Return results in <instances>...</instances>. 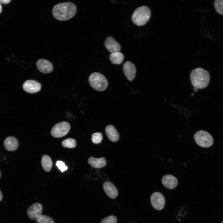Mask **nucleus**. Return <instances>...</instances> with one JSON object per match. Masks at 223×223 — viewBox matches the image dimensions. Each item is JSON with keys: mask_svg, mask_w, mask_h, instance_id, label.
I'll list each match as a JSON object with an SVG mask.
<instances>
[{"mask_svg": "<svg viewBox=\"0 0 223 223\" xmlns=\"http://www.w3.org/2000/svg\"><path fill=\"white\" fill-rule=\"evenodd\" d=\"M62 145L64 147L73 148L76 145V140L72 138H68L64 140L62 142Z\"/></svg>", "mask_w": 223, "mask_h": 223, "instance_id": "obj_20", "label": "nucleus"}, {"mask_svg": "<svg viewBox=\"0 0 223 223\" xmlns=\"http://www.w3.org/2000/svg\"><path fill=\"white\" fill-rule=\"evenodd\" d=\"M41 164L45 171L48 172L50 171L52 165L51 160L47 155H43L42 158Z\"/></svg>", "mask_w": 223, "mask_h": 223, "instance_id": "obj_18", "label": "nucleus"}, {"mask_svg": "<svg viewBox=\"0 0 223 223\" xmlns=\"http://www.w3.org/2000/svg\"><path fill=\"white\" fill-rule=\"evenodd\" d=\"M89 81L91 86L98 91L104 90L108 86L107 79L100 73L95 72L91 74L89 77Z\"/></svg>", "mask_w": 223, "mask_h": 223, "instance_id": "obj_4", "label": "nucleus"}, {"mask_svg": "<svg viewBox=\"0 0 223 223\" xmlns=\"http://www.w3.org/2000/svg\"><path fill=\"white\" fill-rule=\"evenodd\" d=\"M36 65L39 71L43 73H50L53 71V68L52 63L45 59L38 60L36 63Z\"/></svg>", "mask_w": 223, "mask_h": 223, "instance_id": "obj_10", "label": "nucleus"}, {"mask_svg": "<svg viewBox=\"0 0 223 223\" xmlns=\"http://www.w3.org/2000/svg\"><path fill=\"white\" fill-rule=\"evenodd\" d=\"M2 10V6H1V5L0 3V13L1 12Z\"/></svg>", "mask_w": 223, "mask_h": 223, "instance_id": "obj_28", "label": "nucleus"}, {"mask_svg": "<svg viewBox=\"0 0 223 223\" xmlns=\"http://www.w3.org/2000/svg\"><path fill=\"white\" fill-rule=\"evenodd\" d=\"M194 139L198 145L203 147H210L213 142V138L211 135L203 130L197 131L194 135Z\"/></svg>", "mask_w": 223, "mask_h": 223, "instance_id": "obj_5", "label": "nucleus"}, {"mask_svg": "<svg viewBox=\"0 0 223 223\" xmlns=\"http://www.w3.org/2000/svg\"><path fill=\"white\" fill-rule=\"evenodd\" d=\"M70 124L66 121H63L55 124L51 130V135L55 138H60L67 134L69 131Z\"/></svg>", "mask_w": 223, "mask_h": 223, "instance_id": "obj_6", "label": "nucleus"}, {"mask_svg": "<svg viewBox=\"0 0 223 223\" xmlns=\"http://www.w3.org/2000/svg\"><path fill=\"white\" fill-rule=\"evenodd\" d=\"M103 187L104 192L110 198L114 199L117 197L118 190L112 183L106 181L103 184Z\"/></svg>", "mask_w": 223, "mask_h": 223, "instance_id": "obj_13", "label": "nucleus"}, {"mask_svg": "<svg viewBox=\"0 0 223 223\" xmlns=\"http://www.w3.org/2000/svg\"><path fill=\"white\" fill-rule=\"evenodd\" d=\"M10 1V0H0V3L4 4H7Z\"/></svg>", "mask_w": 223, "mask_h": 223, "instance_id": "obj_26", "label": "nucleus"}, {"mask_svg": "<svg viewBox=\"0 0 223 223\" xmlns=\"http://www.w3.org/2000/svg\"></svg>", "mask_w": 223, "mask_h": 223, "instance_id": "obj_31", "label": "nucleus"}, {"mask_svg": "<svg viewBox=\"0 0 223 223\" xmlns=\"http://www.w3.org/2000/svg\"><path fill=\"white\" fill-rule=\"evenodd\" d=\"M162 182L164 186L169 189H173L177 186L178 183L177 179L174 176L167 174L164 176Z\"/></svg>", "mask_w": 223, "mask_h": 223, "instance_id": "obj_14", "label": "nucleus"}, {"mask_svg": "<svg viewBox=\"0 0 223 223\" xmlns=\"http://www.w3.org/2000/svg\"><path fill=\"white\" fill-rule=\"evenodd\" d=\"M151 15L150 9L147 6H142L137 8L132 16L133 23L138 26L144 25L149 20Z\"/></svg>", "mask_w": 223, "mask_h": 223, "instance_id": "obj_3", "label": "nucleus"}, {"mask_svg": "<svg viewBox=\"0 0 223 223\" xmlns=\"http://www.w3.org/2000/svg\"><path fill=\"white\" fill-rule=\"evenodd\" d=\"M214 6L216 12L219 14L223 15V0H215Z\"/></svg>", "mask_w": 223, "mask_h": 223, "instance_id": "obj_22", "label": "nucleus"}, {"mask_svg": "<svg viewBox=\"0 0 223 223\" xmlns=\"http://www.w3.org/2000/svg\"><path fill=\"white\" fill-rule=\"evenodd\" d=\"M109 58L112 63L120 64L123 62L124 56L122 53L117 52L111 53L110 55Z\"/></svg>", "mask_w": 223, "mask_h": 223, "instance_id": "obj_19", "label": "nucleus"}, {"mask_svg": "<svg viewBox=\"0 0 223 223\" xmlns=\"http://www.w3.org/2000/svg\"><path fill=\"white\" fill-rule=\"evenodd\" d=\"M23 88L26 92L30 94H33L41 90V85L37 81L28 80L24 83Z\"/></svg>", "mask_w": 223, "mask_h": 223, "instance_id": "obj_9", "label": "nucleus"}, {"mask_svg": "<svg viewBox=\"0 0 223 223\" xmlns=\"http://www.w3.org/2000/svg\"><path fill=\"white\" fill-rule=\"evenodd\" d=\"M56 166L62 172H63L68 169V167L65 165L64 162L62 161L58 160L56 162Z\"/></svg>", "mask_w": 223, "mask_h": 223, "instance_id": "obj_25", "label": "nucleus"}, {"mask_svg": "<svg viewBox=\"0 0 223 223\" xmlns=\"http://www.w3.org/2000/svg\"><path fill=\"white\" fill-rule=\"evenodd\" d=\"M2 193L0 190V201L2 200Z\"/></svg>", "mask_w": 223, "mask_h": 223, "instance_id": "obj_27", "label": "nucleus"}, {"mask_svg": "<svg viewBox=\"0 0 223 223\" xmlns=\"http://www.w3.org/2000/svg\"><path fill=\"white\" fill-rule=\"evenodd\" d=\"M43 209L42 204L39 203H34L31 205L27 209V214L31 219L36 220L42 215Z\"/></svg>", "mask_w": 223, "mask_h": 223, "instance_id": "obj_8", "label": "nucleus"}, {"mask_svg": "<svg viewBox=\"0 0 223 223\" xmlns=\"http://www.w3.org/2000/svg\"><path fill=\"white\" fill-rule=\"evenodd\" d=\"M222 223H223V221H222Z\"/></svg>", "mask_w": 223, "mask_h": 223, "instance_id": "obj_30", "label": "nucleus"}, {"mask_svg": "<svg viewBox=\"0 0 223 223\" xmlns=\"http://www.w3.org/2000/svg\"><path fill=\"white\" fill-rule=\"evenodd\" d=\"M103 139L102 135L100 132L94 133L92 135V141L94 144H99Z\"/></svg>", "mask_w": 223, "mask_h": 223, "instance_id": "obj_23", "label": "nucleus"}, {"mask_svg": "<svg viewBox=\"0 0 223 223\" xmlns=\"http://www.w3.org/2000/svg\"><path fill=\"white\" fill-rule=\"evenodd\" d=\"M117 221V218L115 216L110 215L103 219L100 223H116Z\"/></svg>", "mask_w": 223, "mask_h": 223, "instance_id": "obj_24", "label": "nucleus"}, {"mask_svg": "<svg viewBox=\"0 0 223 223\" xmlns=\"http://www.w3.org/2000/svg\"><path fill=\"white\" fill-rule=\"evenodd\" d=\"M105 131L108 138L112 142H116L119 139V133L113 125H107L105 129Z\"/></svg>", "mask_w": 223, "mask_h": 223, "instance_id": "obj_16", "label": "nucleus"}, {"mask_svg": "<svg viewBox=\"0 0 223 223\" xmlns=\"http://www.w3.org/2000/svg\"><path fill=\"white\" fill-rule=\"evenodd\" d=\"M151 201L153 207L157 210H162L164 207L165 200L163 195L159 192L152 194L151 197Z\"/></svg>", "mask_w": 223, "mask_h": 223, "instance_id": "obj_7", "label": "nucleus"}, {"mask_svg": "<svg viewBox=\"0 0 223 223\" xmlns=\"http://www.w3.org/2000/svg\"><path fill=\"white\" fill-rule=\"evenodd\" d=\"M88 162L92 167L95 168L103 167L107 164L106 160L104 157L95 158L91 157L88 159Z\"/></svg>", "mask_w": 223, "mask_h": 223, "instance_id": "obj_17", "label": "nucleus"}, {"mask_svg": "<svg viewBox=\"0 0 223 223\" xmlns=\"http://www.w3.org/2000/svg\"><path fill=\"white\" fill-rule=\"evenodd\" d=\"M190 78L192 85L197 89L206 87L210 80V75L207 70L201 68L193 70L191 72Z\"/></svg>", "mask_w": 223, "mask_h": 223, "instance_id": "obj_2", "label": "nucleus"}, {"mask_svg": "<svg viewBox=\"0 0 223 223\" xmlns=\"http://www.w3.org/2000/svg\"><path fill=\"white\" fill-rule=\"evenodd\" d=\"M124 73L127 79L132 81L134 78L136 73V68L134 65L129 61L125 62L123 65Z\"/></svg>", "mask_w": 223, "mask_h": 223, "instance_id": "obj_11", "label": "nucleus"}, {"mask_svg": "<svg viewBox=\"0 0 223 223\" xmlns=\"http://www.w3.org/2000/svg\"><path fill=\"white\" fill-rule=\"evenodd\" d=\"M4 145L7 150L11 151H14L18 148L19 143L15 138L13 136H9L5 139Z\"/></svg>", "mask_w": 223, "mask_h": 223, "instance_id": "obj_15", "label": "nucleus"}, {"mask_svg": "<svg viewBox=\"0 0 223 223\" xmlns=\"http://www.w3.org/2000/svg\"><path fill=\"white\" fill-rule=\"evenodd\" d=\"M198 90V89H197L196 88H194V90L195 91H196V92Z\"/></svg>", "mask_w": 223, "mask_h": 223, "instance_id": "obj_29", "label": "nucleus"}, {"mask_svg": "<svg viewBox=\"0 0 223 223\" xmlns=\"http://www.w3.org/2000/svg\"><path fill=\"white\" fill-rule=\"evenodd\" d=\"M36 223H55L53 220L49 216L41 215L35 220Z\"/></svg>", "mask_w": 223, "mask_h": 223, "instance_id": "obj_21", "label": "nucleus"}, {"mask_svg": "<svg viewBox=\"0 0 223 223\" xmlns=\"http://www.w3.org/2000/svg\"><path fill=\"white\" fill-rule=\"evenodd\" d=\"M107 49L111 53L119 52L121 47L119 44L112 37H108L105 41Z\"/></svg>", "mask_w": 223, "mask_h": 223, "instance_id": "obj_12", "label": "nucleus"}, {"mask_svg": "<svg viewBox=\"0 0 223 223\" xmlns=\"http://www.w3.org/2000/svg\"><path fill=\"white\" fill-rule=\"evenodd\" d=\"M77 11L76 6L70 2H63L55 5L52 10L54 17L59 21L69 20L76 14Z\"/></svg>", "mask_w": 223, "mask_h": 223, "instance_id": "obj_1", "label": "nucleus"}]
</instances>
